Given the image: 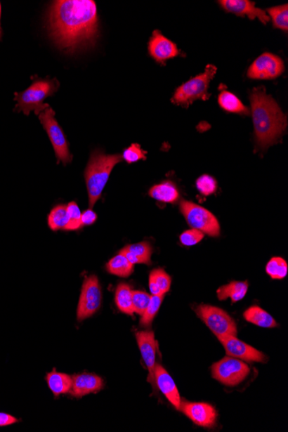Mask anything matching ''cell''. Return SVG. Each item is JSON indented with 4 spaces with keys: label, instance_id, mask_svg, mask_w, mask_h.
<instances>
[{
    "label": "cell",
    "instance_id": "6da1fadb",
    "mask_svg": "<svg viewBox=\"0 0 288 432\" xmlns=\"http://www.w3.org/2000/svg\"><path fill=\"white\" fill-rule=\"evenodd\" d=\"M52 39L60 49L74 52L93 44L98 32V11L93 0H58L48 11Z\"/></svg>",
    "mask_w": 288,
    "mask_h": 432
},
{
    "label": "cell",
    "instance_id": "7a4b0ae2",
    "mask_svg": "<svg viewBox=\"0 0 288 432\" xmlns=\"http://www.w3.org/2000/svg\"><path fill=\"white\" fill-rule=\"evenodd\" d=\"M249 98L256 143L261 149H266L277 143L283 135L287 125V117L263 87L254 89Z\"/></svg>",
    "mask_w": 288,
    "mask_h": 432
},
{
    "label": "cell",
    "instance_id": "3957f363",
    "mask_svg": "<svg viewBox=\"0 0 288 432\" xmlns=\"http://www.w3.org/2000/svg\"><path fill=\"white\" fill-rule=\"evenodd\" d=\"M120 155H105L96 150L91 155L85 170V180L89 192V206L93 207L100 199L114 166L122 161Z\"/></svg>",
    "mask_w": 288,
    "mask_h": 432
},
{
    "label": "cell",
    "instance_id": "277c9868",
    "mask_svg": "<svg viewBox=\"0 0 288 432\" xmlns=\"http://www.w3.org/2000/svg\"><path fill=\"white\" fill-rule=\"evenodd\" d=\"M58 89V83L55 79H36L28 89L22 93H15V100L18 105L16 109L22 111L25 115L34 111L37 114L49 107L48 104L44 101Z\"/></svg>",
    "mask_w": 288,
    "mask_h": 432
},
{
    "label": "cell",
    "instance_id": "5b68a950",
    "mask_svg": "<svg viewBox=\"0 0 288 432\" xmlns=\"http://www.w3.org/2000/svg\"><path fill=\"white\" fill-rule=\"evenodd\" d=\"M217 73V67L208 65L204 73L189 79L185 84L178 87L172 101L177 105L188 107L193 101L206 98L210 82Z\"/></svg>",
    "mask_w": 288,
    "mask_h": 432
},
{
    "label": "cell",
    "instance_id": "8992f818",
    "mask_svg": "<svg viewBox=\"0 0 288 432\" xmlns=\"http://www.w3.org/2000/svg\"><path fill=\"white\" fill-rule=\"evenodd\" d=\"M180 209L189 226L192 229L202 231L204 234L212 237H218L221 235V225L217 218L206 208L190 202L181 200Z\"/></svg>",
    "mask_w": 288,
    "mask_h": 432
},
{
    "label": "cell",
    "instance_id": "52a82bcc",
    "mask_svg": "<svg viewBox=\"0 0 288 432\" xmlns=\"http://www.w3.org/2000/svg\"><path fill=\"white\" fill-rule=\"evenodd\" d=\"M195 312L218 339L229 336H237L236 322L221 308L210 305H200L195 309Z\"/></svg>",
    "mask_w": 288,
    "mask_h": 432
},
{
    "label": "cell",
    "instance_id": "ba28073f",
    "mask_svg": "<svg viewBox=\"0 0 288 432\" xmlns=\"http://www.w3.org/2000/svg\"><path fill=\"white\" fill-rule=\"evenodd\" d=\"M249 373V367L244 361L231 356H226L211 367L212 377L229 386L240 385Z\"/></svg>",
    "mask_w": 288,
    "mask_h": 432
},
{
    "label": "cell",
    "instance_id": "9c48e42d",
    "mask_svg": "<svg viewBox=\"0 0 288 432\" xmlns=\"http://www.w3.org/2000/svg\"><path fill=\"white\" fill-rule=\"evenodd\" d=\"M39 115L41 123L51 139L56 157L63 164H70L72 161L70 147L62 128L55 119V112L51 107H48Z\"/></svg>",
    "mask_w": 288,
    "mask_h": 432
},
{
    "label": "cell",
    "instance_id": "30bf717a",
    "mask_svg": "<svg viewBox=\"0 0 288 432\" xmlns=\"http://www.w3.org/2000/svg\"><path fill=\"white\" fill-rule=\"evenodd\" d=\"M102 292L96 275H90L83 282L77 308V320L81 322L92 317L100 308Z\"/></svg>",
    "mask_w": 288,
    "mask_h": 432
},
{
    "label": "cell",
    "instance_id": "8fae6325",
    "mask_svg": "<svg viewBox=\"0 0 288 432\" xmlns=\"http://www.w3.org/2000/svg\"><path fill=\"white\" fill-rule=\"evenodd\" d=\"M284 70L282 58L271 53H264L249 67L248 77L253 79H273L279 77Z\"/></svg>",
    "mask_w": 288,
    "mask_h": 432
},
{
    "label": "cell",
    "instance_id": "7c38bea8",
    "mask_svg": "<svg viewBox=\"0 0 288 432\" xmlns=\"http://www.w3.org/2000/svg\"><path fill=\"white\" fill-rule=\"evenodd\" d=\"M226 351V354L231 358L242 360L249 362H265L266 356L256 348L237 339V336H229L218 339Z\"/></svg>",
    "mask_w": 288,
    "mask_h": 432
},
{
    "label": "cell",
    "instance_id": "4fadbf2b",
    "mask_svg": "<svg viewBox=\"0 0 288 432\" xmlns=\"http://www.w3.org/2000/svg\"><path fill=\"white\" fill-rule=\"evenodd\" d=\"M180 411L188 417L197 426L211 428L217 419V412L211 405L181 401Z\"/></svg>",
    "mask_w": 288,
    "mask_h": 432
},
{
    "label": "cell",
    "instance_id": "5bb4252c",
    "mask_svg": "<svg viewBox=\"0 0 288 432\" xmlns=\"http://www.w3.org/2000/svg\"><path fill=\"white\" fill-rule=\"evenodd\" d=\"M136 342H138L140 352H141L142 358L144 363L149 370V381L153 385L155 384V369L157 362H155V356H157V343L155 339V334L152 331H143L136 332Z\"/></svg>",
    "mask_w": 288,
    "mask_h": 432
},
{
    "label": "cell",
    "instance_id": "9a60e30c",
    "mask_svg": "<svg viewBox=\"0 0 288 432\" xmlns=\"http://www.w3.org/2000/svg\"><path fill=\"white\" fill-rule=\"evenodd\" d=\"M221 6L227 13L236 14L240 17H248L249 20H258L266 25L270 20L264 11L257 8L256 4L249 0H222Z\"/></svg>",
    "mask_w": 288,
    "mask_h": 432
},
{
    "label": "cell",
    "instance_id": "2e32d148",
    "mask_svg": "<svg viewBox=\"0 0 288 432\" xmlns=\"http://www.w3.org/2000/svg\"><path fill=\"white\" fill-rule=\"evenodd\" d=\"M149 51L152 58L158 63H164L166 60L172 59L179 55V49L172 41L166 39L160 30H155L149 43Z\"/></svg>",
    "mask_w": 288,
    "mask_h": 432
},
{
    "label": "cell",
    "instance_id": "e0dca14e",
    "mask_svg": "<svg viewBox=\"0 0 288 432\" xmlns=\"http://www.w3.org/2000/svg\"><path fill=\"white\" fill-rule=\"evenodd\" d=\"M155 384L157 385L159 390L164 394L173 407L180 411L181 404L180 393L178 391L171 375L160 365H155Z\"/></svg>",
    "mask_w": 288,
    "mask_h": 432
},
{
    "label": "cell",
    "instance_id": "ac0fdd59",
    "mask_svg": "<svg viewBox=\"0 0 288 432\" xmlns=\"http://www.w3.org/2000/svg\"><path fill=\"white\" fill-rule=\"evenodd\" d=\"M70 394L75 398H81L90 393L100 392L104 386V381L100 377L93 374H75Z\"/></svg>",
    "mask_w": 288,
    "mask_h": 432
},
{
    "label": "cell",
    "instance_id": "d6986e66",
    "mask_svg": "<svg viewBox=\"0 0 288 432\" xmlns=\"http://www.w3.org/2000/svg\"><path fill=\"white\" fill-rule=\"evenodd\" d=\"M127 259L133 265L151 264V256H152V247L147 242H138V244H130L120 250Z\"/></svg>",
    "mask_w": 288,
    "mask_h": 432
},
{
    "label": "cell",
    "instance_id": "ffe728a7",
    "mask_svg": "<svg viewBox=\"0 0 288 432\" xmlns=\"http://www.w3.org/2000/svg\"><path fill=\"white\" fill-rule=\"evenodd\" d=\"M149 195L151 198L158 202L169 204L177 202L180 198V192L171 181H164L160 184L155 185L150 188Z\"/></svg>",
    "mask_w": 288,
    "mask_h": 432
},
{
    "label": "cell",
    "instance_id": "44dd1931",
    "mask_svg": "<svg viewBox=\"0 0 288 432\" xmlns=\"http://www.w3.org/2000/svg\"><path fill=\"white\" fill-rule=\"evenodd\" d=\"M248 289V282H233L227 284V285L219 287L217 291V295L221 301L230 299L231 302L236 303L242 301L245 297Z\"/></svg>",
    "mask_w": 288,
    "mask_h": 432
},
{
    "label": "cell",
    "instance_id": "7402d4cb",
    "mask_svg": "<svg viewBox=\"0 0 288 432\" xmlns=\"http://www.w3.org/2000/svg\"><path fill=\"white\" fill-rule=\"evenodd\" d=\"M47 384L55 396L70 393L73 385V378L67 374L56 372L55 370L47 374Z\"/></svg>",
    "mask_w": 288,
    "mask_h": 432
},
{
    "label": "cell",
    "instance_id": "603a6c76",
    "mask_svg": "<svg viewBox=\"0 0 288 432\" xmlns=\"http://www.w3.org/2000/svg\"><path fill=\"white\" fill-rule=\"evenodd\" d=\"M244 318L249 323L257 325V327L263 328H275L278 327L275 318L270 314L259 308L257 306H253L251 308L246 310L244 313Z\"/></svg>",
    "mask_w": 288,
    "mask_h": 432
},
{
    "label": "cell",
    "instance_id": "cb8c5ba5",
    "mask_svg": "<svg viewBox=\"0 0 288 432\" xmlns=\"http://www.w3.org/2000/svg\"><path fill=\"white\" fill-rule=\"evenodd\" d=\"M171 277L162 268L150 273L149 286L152 295H165L171 287Z\"/></svg>",
    "mask_w": 288,
    "mask_h": 432
},
{
    "label": "cell",
    "instance_id": "d4e9b609",
    "mask_svg": "<svg viewBox=\"0 0 288 432\" xmlns=\"http://www.w3.org/2000/svg\"><path fill=\"white\" fill-rule=\"evenodd\" d=\"M106 270L110 274L126 278L134 271V265L127 259L124 254L119 252L106 264Z\"/></svg>",
    "mask_w": 288,
    "mask_h": 432
},
{
    "label": "cell",
    "instance_id": "484cf974",
    "mask_svg": "<svg viewBox=\"0 0 288 432\" xmlns=\"http://www.w3.org/2000/svg\"><path fill=\"white\" fill-rule=\"evenodd\" d=\"M132 289L126 283H119L117 285L115 294V303L117 308L121 313L133 315L134 310L132 305Z\"/></svg>",
    "mask_w": 288,
    "mask_h": 432
},
{
    "label": "cell",
    "instance_id": "4316f807",
    "mask_svg": "<svg viewBox=\"0 0 288 432\" xmlns=\"http://www.w3.org/2000/svg\"><path fill=\"white\" fill-rule=\"evenodd\" d=\"M218 104L222 109L228 112L242 115H249L250 112L240 98L230 92H223L219 94Z\"/></svg>",
    "mask_w": 288,
    "mask_h": 432
},
{
    "label": "cell",
    "instance_id": "83f0119b",
    "mask_svg": "<svg viewBox=\"0 0 288 432\" xmlns=\"http://www.w3.org/2000/svg\"><path fill=\"white\" fill-rule=\"evenodd\" d=\"M68 222V215L67 206L59 204L53 208L48 217L49 228L52 230H59L65 229Z\"/></svg>",
    "mask_w": 288,
    "mask_h": 432
},
{
    "label": "cell",
    "instance_id": "f1b7e54d",
    "mask_svg": "<svg viewBox=\"0 0 288 432\" xmlns=\"http://www.w3.org/2000/svg\"><path fill=\"white\" fill-rule=\"evenodd\" d=\"M164 298V295H152L151 296L150 304L148 306L145 312L143 313L141 320H140V325L142 327H150L155 317L157 316L158 310H160Z\"/></svg>",
    "mask_w": 288,
    "mask_h": 432
},
{
    "label": "cell",
    "instance_id": "f546056e",
    "mask_svg": "<svg viewBox=\"0 0 288 432\" xmlns=\"http://www.w3.org/2000/svg\"><path fill=\"white\" fill-rule=\"evenodd\" d=\"M269 16L271 17L273 25L275 28L287 32L288 30V6L286 5L272 7L268 9Z\"/></svg>",
    "mask_w": 288,
    "mask_h": 432
},
{
    "label": "cell",
    "instance_id": "4dcf8cb0",
    "mask_svg": "<svg viewBox=\"0 0 288 432\" xmlns=\"http://www.w3.org/2000/svg\"><path fill=\"white\" fill-rule=\"evenodd\" d=\"M288 267L285 260L282 257H273L266 266L267 274L274 280H282L287 275Z\"/></svg>",
    "mask_w": 288,
    "mask_h": 432
},
{
    "label": "cell",
    "instance_id": "1f68e13d",
    "mask_svg": "<svg viewBox=\"0 0 288 432\" xmlns=\"http://www.w3.org/2000/svg\"><path fill=\"white\" fill-rule=\"evenodd\" d=\"M68 215V222L64 230H77L82 227L81 211L78 204L75 202H70L67 204Z\"/></svg>",
    "mask_w": 288,
    "mask_h": 432
},
{
    "label": "cell",
    "instance_id": "d6a6232c",
    "mask_svg": "<svg viewBox=\"0 0 288 432\" xmlns=\"http://www.w3.org/2000/svg\"><path fill=\"white\" fill-rule=\"evenodd\" d=\"M150 298L151 295L145 293V292H132V305H133L134 313L142 316L150 304Z\"/></svg>",
    "mask_w": 288,
    "mask_h": 432
},
{
    "label": "cell",
    "instance_id": "836d02e7",
    "mask_svg": "<svg viewBox=\"0 0 288 432\" xmlns=\"http://www.w3.org/2000/svg\"><path fill=\"white\" fill-rule=\"evenodd\" d=\"M196 187L200 193L204 196H209L216 192L217 181L214 177L204 174L196 181Z\"/></svg>",
    "mask_w": 288,
    "mask_h": 432
},
{
    "label": "cell",
    "instance_id": "e575fe53",
    "mask_svg": "<svg viewBox=\"0 0 288 432\" xmlns=\"http://www.w3.org/2000/svg\"><path fill=\"white\" fill-rule=\"evenodd\" d=\"M122 157L128 164H133V162L146 159V152L141 149L139 144L134 143L124 150Z\"/></svg>",
    "mask_w": 288,
    "mask_h": 432
},
{
    "label": "cell",
    "instance_id": "d590c367",
    "mask_svg": "<svg viewBox=\"0 0 288 432\" xmlns=\"http://www.w3.org/2000/svg\"><path fill=\"white\" fill-rule=\"evenodd\" d=\"M204 238V233L202 231L192 229L184 231L181 235L180 240L181 244L185 246H193L199 244Z\"/></svg>",
    "mask_w": 288,
    "mask_h": 432
},
{
    "label": "cell",
    "instance_id": "8d00e7d4",
    "mask_svg": "<svg viewBox=\"0 0 288 432\" xmlns=\"http://www.w3.org/2000/svg\"><path fill=\"white\" fill-rule=\"evenodd\" d=\"M97 221V214L92 209H87L81 215L82 226L91 225Z\"/></svg>",
    "mask_w": 288,
    "mask_h": 432
},
{
    "label": "cell",
    "instance_id": "74e56055",
    "mask_svg": "<svg viewBox=\"0 0 288 432\" xmlns=\"http://www.w3.org/2000/svg\"><path fill=\"white\" fill-rule=\"evenodd\" d=\"M20 421V419L8 414V413L0 412V427L9 426Z\"/></svg>",
    "mask_w": 288,
    "mask_h": 432
},
{
    "label": "cell",
    "instance_id": "f35d334b",
    "mask_svg": "<svg viewBox=\"0 0 288 432\" xmlns=\"http://www.w3.org/2000/svg\"><path fill=\"white\" fill-rule=\"evenodd\" d=\"M0 18H1V4H0Z\"/></svg>",
    "mask_w": 288,
    "mask_h": 432
}]
</instances>
